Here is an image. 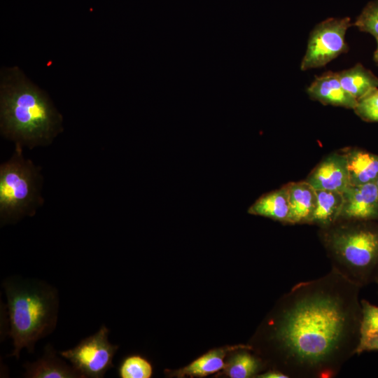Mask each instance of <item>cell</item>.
I'll return each mask as SVG.
<instances>
[{"label": "cell", "instance_id": "17", "mask_svg": "<svg viewBox=\"0 0 378 378\" xmlns=\"http://www.w3.org/2000/svg\"><path fill=\"white\" fill-rule=\"evenodd\" d=\"M335 74L343 88L357 101L378 88V78L361 64Z\"/></svg>", "mask_w": 378, "mask_h": 378}, {"label": "cell", "instance_id": "21", "mask_svg": "<svg viewBox=\"0 0 378 378\" xmlns=\"http://www.w3.org/2000/svg\"><path fill=\"white\" fill-rule=\"evenodd\" d=\"M353 25L378 38V0L368 2Z\"/></svg>", "mask_w": 378, "mask_h": 378}, {"label": "cell", "instance_id": "5", "mask_svg": "<svg viewBox=\"0 0 378 378\" xmlns=\"http://www.w3.org/2000/svg\"><path fill=\"white\" fill-rule=\"evenodd\" d=\"M22 150L15 145L10 158L0 165L1 226L34 216L44 202L41 167L24 158Z\"/></svg>", "mask_w": 378, "mask_h": 378}, {"label": "cell", "instance_id": "26", "mask_svg": "<svg viewBox=\"0 0 378 378\" xmlns=\"http://www.w3.org/2000/svg\"><path fill=\"white\" fill-rule=\"evenodd\" d=\"M375 184H376V186H377V191H378V178H377V179L375 181Z\"/></svg>", "mask_w": 378, "mask_h": 378}, {"label": "cell", "instance_id": "7", "mask_svg": "<svg viewBox=\"0 0 378 378\" xmlns=\"http://www.w3.org/2000/svg\"><path fill=\"white\" fill-rule=\"evenodd\" d=\"M353 25L348 17L328 18L313 29L300 64L302 71L322 67L348 51L345 41L347 29Z\"/></svg>", "mask_w": 378, "mask_h": 378}, {"label": "cell", "instance_id": "20", "mask_svg": "<svg viewBox=\"0 0 378 378\" xmlns=\"http://www.w3.org/2000/svg\"><path fill=\"white\" fill-rule=\"evenodd\" d=\"M360 304L361 318L358 347L378 332V306L364 299L360 300Z\"/></svg>", "mask_w": 378, "mask_h": 378}, {"label": "cell", "instance_id": "23", "mask_svg": "<svg viewBox=\"0 0 378 378\" xmlns=\"http://www.w3.org/2000/svg\"><path fill=\"white\" fill-rule=\"evenodd\" d=\"M373 351H378V332L371 337L365 344L358 347L357 354Z\"/></svg>", "mask_w": 378, "mask_h": 378}, {"label": "cell", "instance_id": "25", "mask_svg": "<svg viewBox=\"0 0 378 378\" xmlns=\"http://www.w3.org/2000/svg\"><path fill=\"white\" fill-rule=\"evenodd\" d=\"M377 39V49L374 52V59L375 61V62L378 64V38H376Z\"/></svg>", "mask_w": 378, "mask_h": 378}, {"label": "cell", "instance_id": "18", "mask_svg": "<svg viewBox=\"0 0 378 378\" xmlns=\"http://www.w3.org/2000/svg\"><path fill=\"white\" fill-rule=\"evenodd\" d=\"M315 191L316 202L309 223L327 227L338 220L343 202L342 193L327 190Z\"/></svg>", "mask_w": 378, "mask_h": 378}, {"label": "cell", "instance_id": "16", "mask_svg": "<svg viewBox=\"0 0 378 378\" xmlns=\"http://www.w3.org/2000/svg\"><path fill=\"white\" fill-rule=\"evenodd\" d=\"M247 212L287 223L289 213L287 186L263 194L249 206Z\"/></svg>", "mask_w": 378, "mask_h": 378}, {"label": "cell", "instance_id": "9", "mask_svg": "<svg viewBox=\"0 0 378 378\" xmlns=\"http://www.w3.org/2000/svg\"><path fill=\"white\" fill-rule=\"evenodd\" d=\"M306 181L315 190L342 193L350 185L344 154H332L322 160Z\"/></svg>", "mask_w": 378, "mask_h": 378}, {"label": "cell", "instance_id": "13", "mask_svg": "<svg viewBox=\"0 0 378 378\" xmlns=\"http://www.w3.org/2000/svg\"><path fill=\"white\" fill-rule=\"evenodd\" d=\"M289 213L287 223H309L316 202V191L306 181L287 186Z\"/></svg>", "mask_w": 378, "mask_h": 378}, {"label": "cell", "instance_id": "22", "mask_svg": "<svg viewBox=\"0 0 378 378\" xmlns=\"http://www.w3.org/2000/svg\"><path fill=\"white\" fill-rule=\"evenodd\" d=\"M354 110L363 120L378 122V88L360 99Z\"/></svg>", "mask_w": 378, "mask_h": 378}, {"label": "cell", "instance_id": "6", "mask_svg": "<svg viewBox=\"0 0 378 378\" xmlns=\"http://www.w3.org/2000/svg\"><path fill=\"white\" fill-rule=\"evenodd\" d=\"M110 330L104 324L93 335L59 354L68 360L80 378H102L114 367L113 359L119 346L108 340Z\"/></svg>", "mask_w": 378, "mask_h": 378}, {"label": "cell", "instance_id": "15", "mask_svg": "<svg viewBox=\"0 0 378 378\" xmlns=\"http://www.w3.org/2000/svg\"><path fill=\"white\" fill-rule=\"evenodd\" d=\"M267 369L265 361L248 344L230 353L221 374L230 378H251Z\"/></svg>", "mask_w": 378, "mask_h": 378}, {"label": "cell", "instance_id": "11", "mask_svg": "<svg viewBox=\"0 0 378 378\" xmlns=\"http://www.w3.org/2000/svg\"><path fill=\"white\" fill-rule=\"evenodd\" d=\"M26 378H80L71 365L59 357L54 347L48 344L41 358L23 364Z\"/></svg>", "mask_w": 378, "mask_h": 378}, {"label": "cell", "instance_id": "4", "mask_svg": "<svg viewBox=\"0 0 378 378\" xmlns=\"http://www.w3.org/2000/svg\"><path fill=\"white\" fill-rule=\"evenodd\" d=\"M324 227L332 267L360 288L378 281V223L346 221Z\"/></svg>", "mask_w": 378, "mask_h": 378}, {"label": "cell", "instance_id": "12", "mask_svg": "<svg viewBox=\"0 0 378 378\" xmlns=\"http://www.w3.org/2000/svg\"><path fill=\"white\" fill-rule=\"evenodd\" d=\"M248 344L225 346L213 349L200 356L188 365L169 373L176 377H204L223 370L225 358L228 353L246 347Z\"/></svg>", "mask_w": 378, "mask_h": 378}, {"label": "cell", "instance_id": "1", "mask_svg": "<svg viewBox=\"0 0 378 378\" xmlns=\"http://www.w3.org/2000/svg\"><path fill=\"white\" fill-rule=\"evenodd\" d=\"M360 287L331 269L283 295L249 345L288 378H332L357 354Z\"/></svg>", "mask_w": 378, "mask_h": 378}, {"label": "cell", "instance_id": "3", "mask_svg": "<svg viewBox=\"0 0 378 378\" xmlns=\"http://www.w3.org/2000/svg\"><path fill=\"white\" fill-rule=\"evenodd\" d=\"M2 287L7 300L8 335L13 345L9 356L19 359L23 349L33 354L38 341L55 330L59 305L58 291L44 281L18 276L6 279Z\"/></svg>", "mask_w": 378, "mask_h": 378}, {"label": "cell", "instance_id": "19", "mask_svg": "<svg viewBox=\"0 0 378 378\" xmlns=\"http://www.w3.org/2000/svg\"><path fill=\"white\" fill-rule=\"evenodd\" d=\"M118 373L120 378H150L153 374V366L144 357L134 354L122 360Z\"/></svg>", "mask_w": 378, "mask_h": 378}, {"label": "cell", "instance_id": "14", "mask_svg": "<svg viewBox=\"0 0 378 378\" xmlns=\"http://www.w3.org/2000/svg\"><path fill=\"white\" fill-rule=\"evenodd\" d=\"M344 155L350 185L375 182L378 178V155L363 150L351 149Z\"/></svg>", "mask_w": 378, "mask_h": 378}, {"label": "cell", "instance_id": "2", "mask_svg": "<svg viewBox=\"0 0 378 378\" xmlns=\"http://www.w3.org/2000/svg\"><path fill=\"white\" fill-rule=\"evenodd\" d=\"M0 92L1 134L15 145L47 146L63 131L62 116L48 94L18 67L1 71Z\"/></svg>", "mask_w": 378, "mask_h": 378}, {"label": "cell", "instance_id": "10", "mask_svg": "<svg viewBox=\"0 0 378 378\" xmlns=\"http://www.w3.org/2000/svg\"><path fill=\"white\" fill-rule=\"evenodd\" d=\"M309 97L323 104L354 109L358 101L340 84L335 72L317 76L307 89Z\"/></svg>", "mask_w": 378, "mask_h": 378}, {"label": "cell", "instance_id": "8", "mask_svg": "<svg viewBox=\"0 0 378 378\" xmlns=\"http://www.w3.org/2000/svg\"><path fill=\"white\" fill-rule=\"evenodd\" d=\"M337 221H378V191L375 182L349 185L342 192Z\"/></svg>", "mask_w": 378, "mask_h": 378}, {"label": "cell", "instance_id": "24", "mask_svg": "<svg viewBox=\"0 0 378 378\" xmlns=\"http://www.w3.org/2000/svg\"><path fill=\"white\" fill-rule=\"evenodd\" d=\"M257 378H288L284 373L275 370V369H267L262 372L260 373Z\"/></svg>", "mask_w": 378, "mask_h": 378}, {"label": "cell", "instance_id": "27", "mask_svg": "<svg viewBox=\"0 0 378 378\" xmlns=\"http://www.w3.org/2000/svg\"><path fill=\"white\" fill-rule=\"evenodd\" d=\"M376 284H377L378 285V281H377V283H376Z\"/></svg>", "mask_w": 378, "mask_h": 378}]
</instances>
